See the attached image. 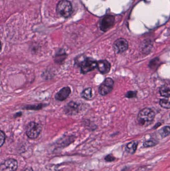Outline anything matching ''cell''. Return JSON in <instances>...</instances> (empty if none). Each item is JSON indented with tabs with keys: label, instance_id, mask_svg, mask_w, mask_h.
Masks as SVG:
<instances>
[{
	"label": "cell",
	"instance_id": "obj_1",
	"mask_svg": "<svg viewBox=\"0 0 170 171\" xmlns=\"http://www.w3.org/2000/svg\"><path fill=\"white\" fill-rule=\"evenodd\" d=\"M155 116V113L153 110L150 108H145L139 112L137 120L142 126H148L153 122Z\"/></svg>",
	"mask_w": 170,
	"mask_h": 171
},
{
	"label": "cell",
	"instance_id": "obj_2",
	"mask_svg": "<svg viewBox=\"0 0 170 171\" xmlns=\"http://www.w3.org/2000/svg\"><path fill=\"white\" fill-rule=\"evenodd\" d=\"M78 65L80 68L81 73L86 74L97 68V62L92 58L85 57L79 62Z\"/></svg>",
	"mask_w": 170,
	"mask_h": 171
},
{
	"label": "cell",
	"instance_id": "obj_3",
	"mask_svg": "<svg viewBox=\"0 0 170 171\" xmlns=\"http://www.w3.org/2000/svg\"><path fill=\"white\" fill-rule=\"evenodd\" d=\"M56 11L59 15L64 18H67L72 13V5L67 0H61L58 2Z\"/></svg>",
	"mask_w": 170,
	"mask_h": 171
},
{
	"label": "cell",
	"instance_id": "obj_4",
	"mask_svg": "<svg viewBox=\"0 0 170 171\" xmlns=\"http://www.w3.org/2000/svg\"><path fill=\"white\" fill-rule=\"evenodd\" d=\"M42 130V126L41 124L31 122L27 124L26 128V135L30 139H35L40 135Z\"/></svg>",
	"mask_w": 170,
	"mask_h": 171
},
{
	"label": "cell",
	"instance_id": "obj_5",
	"mask_svg": "<svg viewBox=\"0 0 170 171\" xmlns=\"http://www.w3.org/2000/svg\"><path fill=\"white\" fill-rule=\"evenodd\" d=\"M114 81L110 78L105 79L98 88V93L101 96H105L109 94L113 90Z\"/></svg>",
	"mask_w": 170,
	"mask_h": 171
},
{
	"label": "cell",
	"instance_id": "obj_6",
	"mask_svg": "<svg viewBox=\"0 0 170 171\" xmlns=\"http://www.w3.org/2000/svg\"><path fill=\"white\" fill-rule=\"evenodd\" d=\"M115 22V17L112 15H107L101 20L100 23V28L102 31H107L112 27Z\"/></svg>",
	"mask_w": 170,
	"mask_h": 171
},
{
	"label": "cell",
	"instance_id": "obj_7",
	"mask_svg": "<svg viewBox=\"0 0 170 171\" xmlns=\"http://www.w3.org/2000/svg\"><path fill=\"white\" fill-rule=\"evenodd\" d=\"M128 48V43L126 39L120 38L117 40L113 44L114 51L117 53H122Z\"/></svg>",
	"mask_w": 170,
	"mask_h": 171
},
{
	"label": "cell",
	"instance_id": "obj_8",
	"mask_svg": "<svg viewBox=\"0 0 170 171\" xmlns=\"http://www.w3.org/2000/svg\"><path fill=\"white\" fill-rule=\"evenodd\" d=\"M17 162L13 159H7L2 163L0 167V171H15L17 169Z\"/></svg>",
	"mask_w": 170,
	"mask_h": 171
},
{
	"label": "cell",
	"instance_id": "obj_9",
	"mask_svg": "<svg viewBox=\"0 0 170 171\" xmlns=\"http://www.w3.org/2000/svg\"><path fill=\"white\" fill-rule=\"evenodd\" d=\"M80 110V105L75 102L70 101L64 108V112L66 115H75L78 114Z\"/></svg>",
	"mask_w": 170,
	"mask_h": 171
},
{
	"label": "cell",
	"instance_id": "obj_10",
	"mask_svg": "<svg viewBox=\"0 0 170 171\" xmlns=\"http://www.w3.org/2000/svg\"><path fill=\"white\" fill-rule=\"evenodd\" d=\"M71 93V91L69 87H65L56 93L55 96V99L58 101H63L70 96Z\"/></svg>",
	"mask_w": 170,
	"mask_h": 171
},
{
	"label": "cell",
	"instance_id": "obj_11",
	"mask_svg": "<svg viewBox=\"0 0 170 171\" xmlns=\"http://www.w3.org/2000/svg\"><path fill=\"white\" fill-rule=\"evenodd\" d=\"M98 71L102 74H106L109 72L111 65L108 61L106 60H100L97 62V68Z\"/></svg>",
	"mask_w": 170,
	"mask_h": 171
},
{
	"label": "cell",
	"instance_id": "obj_12",
	"mask_svg": "<svg viewBox=\"0 0 170 171\" xmlns=\"http://www.w3.org/2000/svg\"><path fill=\"white\" fill-rule=\"evenodd\" d=\"M67 54L65 52V51L60 50V51L57 52L55 55V58H54L55 62L59 64L63 62L67 57Z\"/></svg>",
	"mask_w": 170,
	"mask_h": 171
},
{
	"label": "cell",
	"instance_id": "obj_13",
	"mask_svg": "<svg viewBox=\"0 0 170 171\" xmlns=\"http://www.w3.org/2000/svg\"><path fill=\"white\" fill-rule=\"evenodd\" d=\"M137 146H138L137 142L135 141L131 142L126 145L125 148L126 151L129 154H133L136 151Z\"/></svg>",
	"mask_w": 170,
	"mask_h": 171
},
{
	"label": "cell",
	"instance_id": "obj_14",
	"mask_svg": "<svg viewBox=\"0 0 170 171\" xmlns=\"http://www.w3.org/2000/svg\"><path fill=\"white\" fill-rule=\"evenodd\" d=\"M160 94L164 97L170 96V84H165L161 87L159 90Z\"/></svg>",
	"mask_w": 170,
	"mask_h": 171
},
{
	"label": "cell",
	"instance_id": "obj_15",
	"mask_svg": "<svg viewBox=\"0 0 170 171\" xmlns=\"http://www.w3.org/2000/svg\"><path fill=\"white\" fill-rule=\"evenodd\" d=\"M92 89L91 88H86L81 93V97L85 100H90L92 97Z\"/></svg>",
	"mask_w": 170,
	"mask_h": 171
},
{
	"label": "cell",
	"instance_id": "obj_16",
	"mask_svg": "<svg viewBox=\"0 0 170 171\" xmlns=\"http://www.w3.org/2000/svg\"><path fill=\"white\" fill-rule=\"evenodd\" d=\"M47 104L45 103H40L36 105H27L23 109L27 110H40L43 109L45 107L47 106Z\"/></svg>",
	"mask_w": 170,
	"mask_h": 171
},
{
	"label": "cell",
	"instance_id": "obj_17",
	"mask_svg": "<svg viewBox=\"0 0 170 171\" xmlns=\"http://www.w3.org/2000/svg\"><path fill=\"white\" fill-rule=\"evenodd\" d=\"M158 133L162 138L168 136L170 135V127H164L158 131Z\"/></svg>",
	"mask_w": 170,
	"mask_h": 171
},
{
	"label": "cell",
	"instance_id": "obj_18",
	"mask_svg": "<svg viewBox=\"0 0 170 171\" xmlns=\"http://www.w3.org/2000/svg\"><path fill=\"white\" fill-rule=\"evenodd\" d=\"M160 105L165 109H170V96L161 99L160 101Z\"/></svg>",
	"mask_w": 170,
	"mask_h": 171
},
{
	"label": "cell",
	"instance_id": "obj_19",
	"mask_svg": "<svg viewBox=\"0 0 170 171\" xmlns=\"http://www.w3.org/2000/svg\"><path fill=\"white\" fill-rule=\"evenodd\" d=\"M157 144H158V142L156 140H150L144 142L143 146L145 148L152 147L156 146Z\"/></svg>",
	"mask_w": 170,
	"mask_h": 171
},
{
	"label": "cell",
	"instance_id": "obj_20",
	"mask_svg": "<svg viewBox=\"0 0 170 171\" xmlns=\"http://www.w3.org/2000/svg\"><path fill=\"white\" fill-rule=\"evenodd\" d=\"M5 140H6V135H5V133L1 130V134H0V146H2L5 143Z\"/></svg>",
	"mask_w": 170,
	"mask_h": 171
},
{
	"label": "cell",
	"instance_id": "obj_21",
	"mask_svg": "<svg viewBox=\"0 0 170 171\" xmlns=\"http://www.w3.org/2000/svg\"><path fill=\"white\" fill-rule=\"evenodd\" d=\"M136 92L134 91H129L127 93L125 96L128 98H132L136 96Z\"/></svg>",
	"mask_w": 170,
	"mask_h": 171
},
{
	"label": "cell",
	"instance_id": "obj_22",
	"mask_svg": "<svg viewBox=\"0 0 170 171\" xmlns=\"http://www.w3.org/2000/svg\"><path fill=\"white\" fill-rule=\"evenodd\" d=\"M115 159V157L111 155H107V156H106L105 157V160L106 161L108 162L114 161Z\"/></svg>",
	"mask_w": 170,
	"mask_h": 171
},
{
	"label": "cell",
	"instance_id": "obj_23",
	"mask_svg": "<svg viewBox=\"0 0 170 171\" xmlns=\"http://www.w3.org/2000/svg\"><path fill=\"white\" fill-rule=\"evenodd\" d=\"M22 115V112L17 113H16V114L14 115V117L16 118L17 117L21 116Z\"/></svg>",
	"mask_w": 170,
	"mask_h": 171
},
{
	"label": "cell",
	"instance_id": "obj_24",
	"mask_svg": "<svg viewBox=\"0 0 170 171\" xmlns=\"http://www.w3.org/2000/svg\"><path fill=\"white\" fill-rule=\"evenodd\" d=\"M33 171V170H32V168H27V169H26V170H24V171Z\"/></svg>",
	"mask_w": 170,
	"mask_h": 171
}]
</instances>
